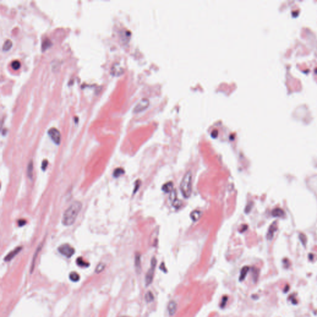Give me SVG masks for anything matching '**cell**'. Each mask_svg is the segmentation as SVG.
I'll return each instance as SVG.
<instances>
[{"label": "cell", "instance_id": "cell-1", "mask_svg": "<svg viewBox=\"0 0 317 317\" xmlns=\"http://www.w3.org/2000/svg\"><path fill=\"white\" fill-rule=\"evenodd\" d=\"M82 209V203L76 201L66 209L62 218V223L66 226L73 224Z\"/></svg>", "mask_w": 317, "mask_h": 317}, {"label": "cell", "instance_id": "cell-2", "mask_svg": "<svg viewBox=\"0 0 317 317\" xmlns=\"http://www.w3.org/2000/svg\"><path fill=\"white\" fill-rule=\"evenodd\" d=\"M180 190L185 198H188L190 196L192 191V173L190 170L187 172L182 179Z\"/></svg>", "mask_w": 317, "mask_h": 317}, {"label": "cell", "instance_id": "cell-3", "mask_svg": "<svg viewBox=\"0 0 317 317\" xmlns=\"http://www.w3.org/2000/svg\"><path fill=\"white\" fill-rule=\"evenodd\" d=\"M156 265H157L156 259L155 258V257H153L151 260V266L149 270H148L147 273H146V277H145V282H146V286H149L152 282L154 276V271L156 267Z\"/></svg>", "mask_w": 317, "mask_h": 317}, {"label": "cell", "instance_id": "cell-4", "mask_svg": "<svg viewBox=\"0 0 317 317\" xmlns=\"http://www.w3.org/2000/svg\"><path fill=\"white\" fill-rule=\"evenodd\" d=\"M58 252L67 258H71L75 253V250L68 244L61 245L58 247Z\"/></svg>", "mask_w": 317, "mask_h": 317}, {"label": "cell", "instance_id": "cell-5", "mask_svg": "<svg viewBox=\"0 0 317 317\" xmlns=\"http://www.w3.org/2000/svg\"><path fill=\"white\" fill-rule=\"evenodd\" d=\"M49 136L56 145H60L61 141V134L55 128H51L48 131Z\"/></svg>", "mask_w": 317, "mask_h": 317}, {"label": "cell", "instance_id": "cell-6", "mask_svg": "<svg viewBox=\"0 0 317 317\" xmlns=\"http://www.w3.org/2000/svg\"><path fill=\"white\" fill-rule=\"evenodd\" d=\"M149 104V99L147 98H143L136 105V106L134 108L133 111L135 113L140 112L147 108Z\"/></svg>", "mask_w": 317, "mask_h": 317}, {"label": "cell", "instance_id": "cell-7", "mask_svg": "<svg viewBox=\"0 0 317 317\" xmlns=\"http://www.w3.org/2000/svg\"><path fill=\"white\" fill-rule=\"evenodd\" d=\"M170 201L172 205L176 208H179L181 206V201L178 199L177 195V191L175 190H173L171 191V194L170 196Z\"/></svg>", "mask_w": 317, "mask_h": 317}, {"label": "cell", "instance_id": "cell-8", "mask_svg": "<svg viewBox=\"0 0 317 317\" xmlns=\"http://www.w3.org/2000/svg\"><path fill=\"white\" fill-rule=\"evenodd\" d=\"M22 248V247H18L14 250H13L11 251V252H9L5 257V258H4V261H11L14 257H16L17 254L21 251Z\"/></svg>", "mask_w": 317, "mask_h": 317}, {"label": "cell", "instance_id": "cell-9", "mask_svg": "<svg viewBox=\"0 0 317 317\" xmlns=\"http://www.w3.org/2000/svg\"><path fill=\"white\" fill-rule=\"evenodd\" d=\"M277 229V222H274L270 225V228H269V230H268V234H267V238L268 240L271 241V240L273 238L274 234H275V232L276 231Z\"/></svg>", "mask_w": 317, "mask_h": 317}, {"label": "cell", "instance_id": "cell-10", "mask_svg": "<svg viewBox=\"0 0 317 317\" xmlns=\"http://www.w3.org/2000/svg\"><path fill=\"white\" fill-rule=\"evenodd\" d=\"M134 265H135L136 270L138 273H140L141 270V254L136 253L134 260Z\"/></svg>", "mask_w": 317, "mask_h": 317}, {"label": "cell", "instance_id": "cell-11", "mask_svg": "<svg viewBox=\"0 0 317 317\" xmlns=\"http://www.w3.org/2000/svg\"><path fill=\"white\" fill-rule=\"evenodd\" d=\"M177 303L174 300H172L169 302V305H168V310H169V313L170 315H174L177 310Z\"/></svg>", "mask_w": 317, "mask_h": 317}, {"label": "cell", "instance_id": "cell-12", "mask_svg": "<svg viewBox=\"0 0 317 317\" xmlns=\"http://www.w3.org/2000/svg\"><path fill=\"white\" fill-rule=\"evenodd\" d=\"M272 214L274 217L284 218L286 216V213L281 208H276L273 211Z\"/></svg>", "mask_w": 317, "mask_h": 317}, {"label": "cell", "instance_id": "cell-13", "mask_svg": "<svg viewBox=\"0 0 317 317\" xmlns=\"http://www.w3.org/2000/svg\"><path fill=\"white\" fill-rule=\"evenodd\" d=\"M42 248V244L40 245V246H38V247L37 248V250L35 253V254L34 256H33V260H32V264H31V273H32L33 270H34V267H35V260H36V258L37 257V255L38 253H39V252H40L41 249Z\"/></svg>", "mask_w": 317, "mask_h": 317}, {"label": "cell", "instance_id": "cell-14", "mask_svg": "<svg viewBox=\"0 0 317 317\" xmlns=\"http://www.w3.org/2000/svg\"><path fill=\"white\" fill-rule=\"evenodd\" d=\"M33 163L32 160H31L29 162L28 165H27V176L30 179H32V178L33 177Z\"/></svg>", "mask_w": 317, "mask_h": 317}, {"label": "cell", "instance_id": "cell-15", "mask_svg": "<svg viewBox=\"0 0 317 317\" xmlns=\"http://www.w3.org/2000/svg\"><path fill=\"white\" fill-rule=\"evenodd\" d=\"M201 212L200 211H198V210L193 211V212H191L190 214L191 218L195 222L198 221L201 217Z\"/></svg>", "mask_w": 317, "mask_h": 317}, {"label": "cell", "instance_id": "cell-16", "mask_svg": "<svg viewBox=\"0 0 317 317\" xmlns=\"http://www.w3.org/2000/svg\"><path fill=\"white\" fill-rule=\"evenodd\" d=\"M173 186H174V184L172 181L167 182L166 184L163 185L162 190L166 192V193H169V192H171L173 190Z\"/></svg>", "mask_w": 317, "mask_h": 317}, {"label": "cell", "instance_id": "cell-17", "mask_svg": "<svg viewBox=\"0 0 317 317\" xmlns=\"http://www.w3.org/2000/svg\"><path fill=\"white\" fill-rule=\"evenodd\" d=\"M249 270H250V268H249L248 266H244L242 269L241 271V275H240V277H239V281H243L245 279V278Z\"/></svg>", "mask_w": 317, "mask_h": 317}, {"label": "cell", "instance_id": "cell-18", "mask_svg": "<svg viewBox=\"0 0 317 317\" xmlns=\"http://www.w3.org/2000/svg\"><path fill=\"white\" fill-rule=\"evenodd\" d=\"M69 277H70V280H71V281L74 282H76L79 281V280L80 279V276H79V275L76 272H75V271L71 272V273L70 274Z\"/></svg>", "mask_w": 317, "mask_h": 317}, {"label": "cell", "instance_id": "cell-19", "mask_svg": "<svg viewBox=\"0 0 317 317\" xmlns=\"http://www.w3.org/2000/svg\"><path fill=\"white\" fill-rule=\"evenodd\" d=\"M76 263L77 265L81 267H88L89 265V264L87 262L84 261V260L81 257H79L77 258Z\"/></svg>", "mask_w": 317, "mask_h": 317}, {"label": "cell", "instance_id": "cell-20", "mask_svg": "<svg viewBox=\"0 0 317 317\" xmlns=\"http://www.w3.org/2000/svg\"><path fill=\"white\" fill-rule=\"evenodd\" d=\"M12 46H13L12 41L11 40L8 39L4 43V44L3 45V50L5 51L9 50L12 47Z\"/></svg>", "mask_w": 317, "mask_h": 317}, {"label": "cell", "instance_id": "cell-21", "mask_svg": "<svg viewBox=\"0 0 317 317\" xmlns=\"http://www.w3.org/2000/svg\"><path fill=\"white\" fill-rule=\"evenodd\" d=\"M154 296L152 292L151 291H148L145 294L146 301L147 302V303H150V302L154 300Z\"/></svg>", "mask_w": 317, "mask_h": 317}, {"label": "cell", "instance_id": "cell-22", "mask_svg": "<svg viewBox=\"0 0 317 317\" xmlns=\"http://www.w3.org/2000/svg\"><path fill=\"white\" fill-rule=\"evenodd\" d=\"M105 268V264L103 263H100L99 264H98L97 266H96V268H95V273L99 274L101 272H102L104 270Z\"/></svg>", "mask_w": 317, "mask_h": 317}, {"label": "cell", "instance_id": "cell-23", "mask_svg": "<svg viewBox=\"0 0 317 317\" xmlns=\"http://www.w3.org/2000/svg\"><path fill=\"white\" fill-rule=\"evenodd\" d=\"M124 173V171L122 168H117V169H116L114 170L113 175L114 177L117 178V177H119L120 176H121L122 175H123Z\"/></svg>", "mask_w": 317, "mask_h": 317}, {"label": "cell", "instance_id": "cell-24", "mask_svg": "<svg viewBox=\"0 0 317 317\" xmlns=\"http://www.w3.org/2000/svg\"><path fill=\"white\" fill-rule=\"evenodd\" d=\"M51 44V41L50 40H49V38H46V39H44V42H43L42 43V49L43 50H46L48 47H49Z\"/></svg>", "mask_w": 317, "mask_h": 317}, {"label": "cell", "instance_id": "cell-25", "mask_svg": "<svg viewBox=\"0 0 317 317\" xmlns=\"http://www.w3.org/2000/svg\"><path fill=\"white\" fill-rule=\"evenodd\" d=\"M11 66H12V68H13L14 70H18L19 68H20V66H21L20 62H19L18 60H14V61H13L12 62Z\"/></svg>", "mask_w": 317, "mask_h": 317}, {"label": "cell", "instance_id": "cell-26", "mask_svg": "<svg viewBox=\"0 0 317 317\" xmlns=\"http://www.w3.org/2000/svg\"><path fill=\"white\" fill-rule=\"evenodd\" d=\"M252 273H253V280L254 282H256L258 279V275H259V270H258V269L257 268H253V271H252Z\"/></svg>", "mask_w": 317, "mask_h": 317}, {"label": "cell", "instance_id": "cell-27", "mask_svg": "<svg viewBox=\"0 0 317 317\" xmlns=\"http://www.w3.org/2000/svg\"><path fill=\"white\" fill-rule=\"evenodd\" d=\"M252 207H253V202H249L246 206L245 209V212L246 213H248L250 211H251Z\"/></svg>", "mask_w": 317, "mask_h": 317}, {"label": "cell", "instance_id": "cell-28", "mask_svg": "<svg viewBox=\"0 0 317 317\" xmlns=\"http://www.w3.org/2000/svg\"><path fill=\"white\" fill-rule=\"evenodd\" d=\"M227 300H228V298H227V296L223 297V298H222V301H221V303H220V307H221V308H224V307L225 306V305H226V304H227Z\"/></svg>", "mask_w": 317, "mask_h": 317}, {"label": "cell", "instance_id": "cell-29", "mask_svg": "<svg viewBox=\"0 0 317 317\" xmlns=\"http://www.w3.org/2000/svg\"><path fill=\"white\" fill-rule=\"evenodd\" d=\"M140 185H141V181H140V180H136V181L135 182V187H134V191H133V193H135L136 192L138 191V190L139 189V188H140Z\"/></svg>", "mask_w": 317, "mask_h": 317}, {"label": "cell", "instance_id": "cell-30", "mask_svg": "<svg viewBox=\"0 0 317 317\" xmlns=\"http://www.w3.org/2000/svg\"><path fill=\"white\" fill-rule=\"evenodd\" d=\"M48 164H49V162H48L47 160L43 161L42 164V169L43 170H46L47 165H48Z\"/></svg>", "mask_w": 317, "mask_h": 317}, {"label": "cell", "instance_id": "cell-31", "mask_svg": "<svg viewBox=\"0 0 317 317\" xmlns=\"http://www.w3.org/2000/svg\"><path fill=\"white\" fill-rule=\"evenodd\" d=\"M26 224V220H19L18 221V225L19 226H23Z\"/></svg>", "mask_w": 317, "mask_h": 317}, {"label": "cell", "instance_id": "cell-32", "mask_svg": "<svg viewBox=\"0 0 317 317\" xmlns=\"http://www.w3.org/2000/svg\"><path fill=\"white\" fill-rule=\"evenodd\" d=\"M218 131L217 129H215V130L213 131L212 133H211V136H212L213 138H216L218 136Z\"/></svg>", "mask_w": 317, "mask_h": 317}, {"label": "cell", "instance_id": "cell-33", "mask_svg": "<svg viewBox=\"0 0 317 317\" xmlns=\"http://www.w3.org/2000/svg\"><path fill=\"white\" fill-rule=\"evenodd\" d=\"M160 268H161V270H162L163 271H164V272H166V271H166V268H165V265H164V263H162V265H161V266H160Z\"/></svg>", "mask_w": 317, "mask_h": 317}, {"label": "cell", "instance_id": "cell-34", "mask_svg": "<svg viewBox=\"0 0 317 317\" xmlns=\"http://www.w3.org/2000/svg\"><path fill=\"white\" fill-rule=\"evenodd\" d=\"M243 228L241 229V230H240V232H242L245 231V230H246V229H247V225H243Z\"/></svg>", "mask_w": 317, "mask_h": 317}, {"label": "cell", "instance_id": "cell-35", "mask_svg": "<svg viewBox=\"0 0 317 317\" xmlns=\"http://www.w3.org/2000/svg\"><path fill=\"white\" fill-rule=\"evenodd\" d=\"M122 317H129V316H122Z\"/></svg>", "mask_w": 317, "mask_h": 317}]
</instances>
